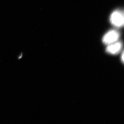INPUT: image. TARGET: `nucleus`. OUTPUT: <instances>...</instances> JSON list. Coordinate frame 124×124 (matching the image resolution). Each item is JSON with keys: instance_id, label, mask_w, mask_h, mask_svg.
Listing matches in <instances>:
<instances>
[{"instance_id": "nucleus-1", "label": "nucleus", "mask_w": 124, "mask_h": 124, "mask_svg": "<svg viewBox=\"0 0 124 124\" xmlns=\"http://www.w3.org/2000/svg\"><path fill=\"white\" fill-rule=\"evenodd\" d=\"M111 24L116 27H122L124 25V17L123 12L119 10L113 12L110 16Z\"/></svg>"}, {"instance_id": "nucleus-2", "label": "nucleus", "mask_w": 124, "mask_h": 124, "mask_svg": "<svg viewBox=\"0 0 124 124\" xmlns=\"http://www.w3.org/2000/svg\"><path fill=\"white\" fill-rule=\"evenodd\" d=\"M119 37L118 32L116 30L110 31L104 36L102 41L105 44L108 45L117 41Z\"/></svg>"}, {"instance_id": "nucleus-3", "label": "nucleus", "mask_w": 124, "mask_h": 124, "mask_svg": "<svg viewBox=\"0 0 124 124\" xmlns=\"http://www.w3.org/2000/svg\"><path fill=\"white\" fill-rule=\"evenodd\" d=\"M122 48V44L121 42H116L108 45L106 51L107 53L112 55L118 54L121 52Z\"/></svg>"}, {"instance_id": "nucleus-4", "label": "nucleus", "mask_w": 124, "mask_h": 124, "mask_svg": "<svg viewBox=\"0 0 124 124\" xmlns=\"http://www.w3.org/2000/svg\"><path fill=\"white\" fill-rule=\"evenodd\" d=\"M121 57H122V58H121V59H122V62H124V54H123V53H122V56H121Z\"/></svg>"}]
</instances>
